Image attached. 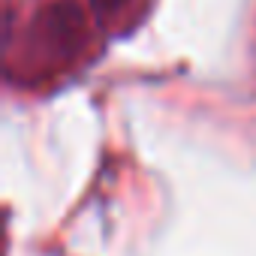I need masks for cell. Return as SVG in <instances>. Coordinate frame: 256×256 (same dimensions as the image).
I'll return each instance as SVG.
<instances>
[{"label": "cell", "mask_w": 256, "mask_h": 256, "mask_svg": "<svg viewBox=\"0 0 256 256\" xmlns=\"http://www.w3.org/2000/svg\"><path fill=\"white\" fill-rule=\"evenodd\" d=\"M34 40L48 54L70 58L84 42V16L78 12L76 4H70V0H58V4L46 6L36 16V22H34Z\"/></svg>", "instance_id": "obj_1"}, {"label": "cell", "mask_w": 256, "mask_h": 256, "mask_svg": "<svg viewBox=\"0 0 256 256\" xmlns=\"http://www.w3.org/2000/svg\"><path fill=\"white\" fill-rule=\"evenodd\" d=\"M90 4V10L100 16V18H108V16H114V12H120L130 0H88Z\"/></svg>", "instance_id": "obj_2"}]
</instances>
